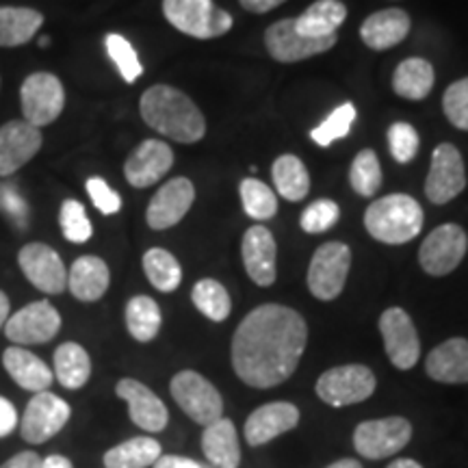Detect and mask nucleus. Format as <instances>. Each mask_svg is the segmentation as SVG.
<instances>
[{"label":"nucleus","instance_id":"12","mask_svg":"<svg viewBox=\"0 0 468 468\" xmlns=\"http://www.w3.org/2000/svg\"><path fill=\"white\" fill-rule=\"evenodd\" d=\"M338 37H306L297 31L295 17H284V20L273 22L265 31L267 52L280 63H297L303 58L317 57L321 52L332 50L336 46Z\"/></svg>","mask_w":468,"mask_h":468},{"label":"nucleus","instance_id":"16","mask_svg":"<svg viewBox=\"0 0 468 468\" xmlns=\"http://www.w3.org/2000/svg\"><path fill=\"white\" fill-rule=\"evenodd\" d=\"M379 332L384 338V351L390 362L401 371H408L420 358L419 332L403 308H388L379 317Z\"/></svg>","mask_w":468,"mask_h":468},{"label":"nucleus","instance_id":"19","mask_svg":"<svg viewBox=\"0 0 468 468\" xmlns=\"http://www.w3.org/2000/svg\"><path fill=\"white\" fill-rule=\"evenodd\" d=\"M241 254L243 267L251 278V282L259 286H271L276 282L278 245L269 228L261 224L248 228V232L243 234Z\"/></svg>","mask_w":468,"mask_h":468},{"label":"nucleus","instance_id":"6","mask_svg":"<svg viewBox=\"0 0 468 468\" xmlns=\"http://www.w3.org/2000/svg\"><path fill=\"white\" fill-rule=\"evenodd\" d=\"M351 267V250L341 241L324 243L313 254L308 267V289L321 302L341 295Z\"/></svg>","mask_w":468,"mask_h":468},{"label":"nucleus","instance_id":"44","mask_svg":"<svg viewBox=\"0 0 468 468\" xmlns=\"http://www.w3.org/2000/svg\"><path fill=\"white\" fill-rule=\"evenodd\" d=\"M338 218H341V210H338L336 202L332 200H317L302 213L300 226L303 232L308 234H321L327 232L332 226H336Z\"/></svg>","mask_w":468,"mask_h":468},{"label":"nucleus","instance_id":"32","mask_svg":"<svg viewBox=\"0 0 468 468\" xmlns=\"http://www.w3.org/2000/svg\"><path fill=\"white\" fill-rule=\"evenodd\" d=\"M163 455L159 441L150 436H137L117 444L104 453V468H148Z\"/></svg>","mask_w":468,"mask_h":468},{"label":"nucleus","instance_id":"34","mask_svg":"<svg viewBox=\"0 0 468 468\" xmlns=\"http://www.w3.org/2000/svg\"><path fill=\"white\" fill-rule=\"evenodd\" d=\"M273 185L284 200L302 202L310 191V174L295 154L278 156L271 169Z\"/></svg>","mask_w":468,"mask_h":468},{"label":"nucleus","instance_id":"5","mask_svg":"<svg viewBox=\"0 0 468 468\" xmlns=\"http://www.w3.org/2000/svg\"><path fill=\"white\" fill-rule=\"evenodd\" d=\"M169 393H172L174 401L178 403L186 417L196 420L197 425L208 427L224 419L221 417L224 414V399H221L219 390L200 373H176L172 382H169Z\"/></svg>","mask_w":468,"mask_h":468},{"label":"nucleus","instance_id":"41","mask_svg":"<svg viewBox=\"0 0 468 468\" xmlns=\"http://www.w3.org/2000/svg\"><path fill=\"white\" fill-rule=\"evenodd\" d=\"M58 224H61L63 237L69 243H87L91 239V221L87 218V210L80 202L66 200L58 213Z\"/></svg>","mask_w":468,"mask_h":468},{"label":"nucleus","instance_id":"31","mask_svg":"<svg viewBox=\"0 0 468 468\" xmlns=\"http://www.w3.org/2000/svg\"><path fill=\"white\" fill-rule=\"evenodd\" d=\"M347 17V7L341 0H317L295 17L297 31L306 37H330L336 35V28L343 25Z\"/></svg>","mask_w":468,"mask_h":468},{"label":"nucleus","instance_id":"50","mask_svg":"<svg viewBox=\"0 0 468 468\" xmlns=\"http://www.w3.org/2000/svg\"><path fill=\"white\" fill-rule=\"evenodd\" d=\"M42 468H74V464L66 455H48V458L42 460Z\"/></svg>","mask_w":468,"mask_h":468},{"label":"nucleus","instance_id":"23","mask_svg":"<svg viewBox=\"0 0 468 468\" xmlns=\"http://www.w3.org/2000/svg\"><path fill=\"white\" fill-rule=\"evenodd\" d=\"M3 367L20 388H25L33 395L48 390L52 386V379H55L52 368L39 356H35L33 351L25 347H17V345H11V347L5 349Z\"/></svg>","mask_w":468,"mask_h":468},{"label":"nucleus","instance_id":"20","mask_svg":"<svg viewBox=\"0 0 468 468\" xmlns=\"http://www.w3.org/2000/svg\"><path fill=\"white\" fill-rule=\"evenodd\" d=\"M174 165V150L159 139H145L126 159L124 176L128 185L145 189L156 185Z\"/></svg>","mask_w":468,"mask_h":468},{"label":"nucleus","instance_id":"53","mask_svg":"<svg viewBox=\"0 0 468 468\" xmlns=\"http://www.w3.org/2000/svg\"><path fill=\"white\" fill-rule=\"evenodd\" d=\"M327 468H362V464L358 460H338L335 464H330Z\"/></svg>","mask_w":468,"mask_h":468},{"label":"nucleus","instance_id":"1","mask_svg":"<svg viewBox=\"0 0 468 468\" xmlns=\"http://www.w3.org/2000/svg\"><path fill=\"white\" fill-rule=\"evenodd\" d=\"M308 341V325L297 310L280 303L254 308L232 338V367L251 388H273L295 373Z\"/></svg>","mask_w":468,"mask_h":468},{"label":"nucleus","instance_id":"33","mask_svg":"<svg viewBox=\"0 0 468 468\" xmlns=\"http://www.w3.org/2000/svg\"><path fill=\"white\" fill-rule=\"evenodd\" d=\"M126 327L128 335L139 343H150L159 336L161 332V308L148 295H134L126 303Z\"/></svg>","mask_w":468,"mask_h":468},{"label":"nucleus","instance_id":"26","mask_svg":"<svg viewBox=\"0 0 468 468\" xmlns=\"http://www.w3.org/2000/svg\"><path fill=\"white\" fill-rule=\"evenodd\" d=\"M111 284L109 265L98 256H80L68 273V289L79 302H98Z\"/></svg>","mask_w":468,"mask_h":468},{"label":"nucleus","instance_id":"4","mask_svg":"<svg viewBox=\"0 0 468 468\" xmlns=\"http://www.w3.org/2000/svg\"><path fill=\"white\" fill-rule=\"evenodd\" d=\"M163 14L176 31L196 39L221 37L234 25L232 16L213 0H163Z\"/></svg>","mask_w":468,"mask_h":468},{"label":"nucleus","instance_id":"39","mask_svg":"<svg viewBox=\"0 0 468 468\" xmlns=\"http://www.w3.org/2000/svg\"><path fill=\"white\" fill-rule=\"evenodd\" d=\"M354 122H356V107L351 102H345L338 109L332 111V113L325 117L324 124H319L313 133H310V137H313V142L321 145V148H327V145L338 142V139L347 137L351 126H354Z\"/></svg>","mask_w":468,"mask_h":468},{"label":"nucleus","instance_id":"22","mask_svg":"<svg viewBox=\"0 0 468 468\" xmlns=\"http://www.w3.org/2000/svg\"><path fill=\"white\" fill-rule=\"evenodd\" d=\"M297 423H300L297 406L289 401H273L250 414V419L245 420V438L251 447H261L291 431Z\"/></svg>","mask_w":468,"mask_h":468},{"label":"nucleus","instance_id":"28","mask_svg":"<svg viewBox=\"0 0 468 468\" xmlns=\"http://www.w3.org/2000/svg\"><path fill=\"white\" fill-rule=\"evenodd\" d=\"M434 66L420 57L401 61L393 74V90L406 101H423L434 90Z\"/></svg>","mask_w":468,"mask_h":468},{"label":"nucleus","instance_id":"40","mask_svg":"<svg viewBox=\"0 0 468 468\" xmlns=\"http://www.w3.org/2000/svg\"><path fill=\"white\" fill-rule=\"evenodd\" d=\"M104 46H107L111 61L115 63L117 69H120L122 79H124L126 83H134V80L144 74L142 61H139L137 52H134L133 44L128 42L126 37H122V35L117 33H111L107 35V39H104Z\"/></svg>","mask_w":468,"mask_h":468},{"label":"nucleus","instance_id":"18","mask_svg":"<svg viewBox=\"0 0 468 468\" xmlns=\"http://www.w3.org/2000/svg\"><path fill=\"white\" fill-rule=\"evenodd\" d=\"M196 202V186L189 178H172L161 186L152 197L148 213V226L152 230H167L189 213L191 204Z\"/></svg>","mask_w":468,"mask_h":468},{"label":"nucleus","instance_id":"54","mask_svg":"<svg viewBox=\"0 0 468 468\" xmlns=\"http://www.w3.org/2000/svg\"><path fill=\"white\" fill-rule=\"evenodd\" d=\"M50 44V37H42V39H39V46H42V48H46V46H48Z\"/></svg>","mask_w":468,"mask_h":468},{"label":"nucleus","instance_id":"25","mask_svg":"<svg viewBox=\"0 0 468 468\" xmlns=\"http://www.w3.org/2000/svg\"><path fill=\"white\" fill-rule=\"evenodd\" d=\"M410 33V16L403 9L390 7L376 11L362 22L360 37L371 50H388L401 44Z\"/></svg>","mask_w":468,"mask_h":468},{"label":"nucleus","instance_id":"36","mask_svg":"<svg viewBox=\"0 0 468 468\" xmlns=\"http://www.w3.org/2000/svg\"><path fill=\"white\" fill-rule=\"evenodd\" d=\"M191 302L196 303V308L200 310L204 317L215 321V324L226 321L232 310V302L226 286L213 278H204L193 286Z\"/></svg>","mask_w":468,"mask_h":468},{"label":"nucleus","instance_id":"24","mask_svg":"<svg viewBox=\"0 0 468 468\" xmlns=\"http://www.w3.org/2000/svg\"><path fill=\"white\" fill-rule=\"evenodd\" d=\"M425 371L434 382L441 384H468V341L449 338L430 351L425 360Z\"/></svg>","mask_w":468,"mask_h":468},{"label":"nucleus","instance_id":"7","mask_svg":"<svg viewBox=\"0 0 468 468\" xmlns=\"http://www.w3.org/2000/svg\"><path fill=\"white\" fill-rule=\"evenodd\" d=\"M376 393V376L365 365H343L325 371L317 379L319 399L332 408L360 403Z\"/></svg>","mask_w":468,"mask_h":468},{"label":"nucleus","instance_id":"38","mask_svg":"<svg viewBox=\"0 0 468 468\" xmlns=\"http://www.w3.org/2000/svg\"><path fill=\"white\" fill-rule=\"evenodd\" d=\"M239 193H241L243 210L248 213V218L262 221L271 219L278 213L276 193L259 178H245L239 186Z\"/></svg>","mask_w":468,"mask_h":468},{"label":"nucleus","instance_id":"14","mask_svg":"<svg viewBox=\"0 0 468 468\" xmlns=\"http://www.w3.org/2000/svg\"><path fill=\"white\" fill-rule=\"evenodd\" d=\"M466 186V169L460 150L453 144H441L431 154L430 174L425 180V196L434 204L455 200Z\"/></svg>","mask_w":468,"mask_h":468},{"label":"nucleus","instance_id":"49","mask_svg":"<svg viewBox=\"0 0 468 468\" xmlns=\"http://www.w3.org/2000/svg\"><path fill=\"white\" fill-rule=\"evenodd\" d=\"M243 9L251 11V14H269L280 5L286 3V0H239Z\"/></svg>","mask_w":468,"mask_h":468},{"label":"nucleus","instance_id":"9","mask_svg":"<svg viewBox=\"0 0 468 468\" xmlns=\"http://www.w3.org/2000/svg\"><path fill=\"white\" fill-rule=\"evenodd\" d=\"M72 417V408L66 399L44 390L35 393L27 403L20 419V436L28 444H44L55 438Z\"/></svg>","mask_w":468,"mask_h":468},{"label":"nucleus","instance_id":"29","mask_svg":"<svg viewBox=\"0 0 468 468\" xmlns=\"http://www.w3.org/2000/svg\"><path fill=\"white\" fill-rule=\"evenodd\" d=\"M44 16L31 7H0V48L25 46L37 35Z\"/></svg>","mask_w":468,"mask_h":468},{"label":"nucleus","instance_id":"11","mask_svg":"<svg viewBox=\"0 0 468 468\" xmlns=\"http://www.w3.org/2000/svg\"><path fill=\"white\" fill-rule=\"evenodd\" d=\"M412 438V425L403 417L365 420L356 427L354 447L362 458L384 460L401 452Z\"/></svg>","mask_w":468,"mask_h":468},{"label":"nucleus","instance_id":"51","mask_svg":"<svg viewBox=\"0 0 468 468\" xmlns=\"http://www.w3.org/2000/svg\"><path fill=\"white\" fill-rule=\"evenodd\" d=\"M9 310H11V303H9L7 292L0 291V330H3L5 324H7V319H9Z\"/></svg>","mask_w":468,"mask_h":468},{"label":"nucleus","instance_id":"17","mask_svg":"<svg viewBox=\"0 0 468 468\" xmlns=\"http://www.w3.org/2000/svg\"><path fill=\"white\" fill-rule=\"evenodd\" d=\"M115 395L128 403V414H131V420L139 430L154 434V431H163L167 427L169 412L165 403L139 379H120L115 386Z\"/></svg>","mask_w":468,"mask_h":468},{"label":"nucleus","instance_id":"35","mask_svg":"<svg viewBox=\"0 0 468 468\" xmlns=\"http://www.w3.org/2000/svg\"><path fill=\"white\" fill-rule=\"evenodd\" d=\"M144 271L148 276L150 284L161 292H172L183 282V269L176 261L174 254H169L163 248H152L144 254Z\"/></svg>","mask_w":468,"mask_h":468},{"label":"nucleus","instance_id":"2","mask_svg":"<svg viewBox=\"0 0 468 468\" xmlns=\"http://www.w3.org/2000/svg\"><path fill=\"white\" fill-rule=\"evenodd\" d=\"M144 122L152 131L178 144H197L207 134V120L186 93L172 85H152L139 102Z\"/></svg>","mask_w":468,"mask_h":468},{"label":"nucleus","instance_id":"8","mask_svg":"<svg viewBox=\"0 0 468 468\" xmlns=\"http://www.w3.org/2000/svg\"><path fill=\"white\" fill-rule=\"evenodd\" d=\"M20 104L25 122L42 128L58 120L66 107V91H63L61 80L55 74L35 72L27 76L20 90Z\"/></svg>","mask_w":468,"mask_h":468},{"label":"nucleus","instance_id":"43","mask_svg":"<svg viewBox=\"0 0 468 468\" xmlns=\"http://www.w3.org/2000/svg\"><path fill=\"white\" fill-rule=\"evenodd\" d=\"M442 111L455 128L468 131V76L447 87L442 96Z\"/></svg>","mask_w":468,"mask_h":468},{"label":"nucleus","instance_id":"21","mask_svg":"<svg viewBox=\"0 0 468 468\" xmlns=\"http://www.w3.org/2000/svg\"><path fill=\"white\" fill-rule=\"evenodd\" d=\"M42 133L25 120L0 126V176H11L25 167L42 148Z\"/></svg>","mask_w":468,"mask_h":468},{"label":"nucleus","instance_id":"10","mask_svg":"<svg viewBox=\"0 0 468 468\" xmlns=\"http://www.w3.org/2000/svg\"><path fill=\"white\" fill-rule=\"evenodd\" d=\"M468 250V237L458 224H442L425 237L419 250V262L434 278L449 276L460 267Z\"/></svg>","mask_w":468,"mask_h":468},{"label":"nucleus","instance_id":"27","mask_svg":"<svg viewBox=\"0 0 468 468\" xmlns=\"http://www.w3.org/2000/svg\"><path fill=\"white\" fill-rule=\"evenodd\" d=\"M202 452L213 468H239L241 464V444H239L232 420L219 419L218 423L204 430Z\"/></svg>","mask_w":468,"mask_h":468},{"label":"nucleus","instance_id":"47","mask_svg":"<svg viewBox=\"0 0 468 468\" xmlns=\"http://www.w3.org/2000/svg\"><path fill=\"white\" fill-rule=\"evenodd\" d=\"M0 468H42V458L35 452H22L3 462Z\"/></svg>","mask_w":468,"mask_h":468},{"label":"nucleus","instance_id":"37","mask_svg":"<svg viewBox=\"0 0 468 468\" xmlns=\"http://www.w3.org/2000/svg\"><path fill=\"white\" fill-rule=\"evenodd\" d=\"M349 183L351 189L362 197L376 196L379 186H382V165H379L376 152L367 148L356 154L349 167Z\"/></svg>","mask_w":468,"mask_h":468},{"label":"nucleus","instance_id":"48","mask_svg":"<svg viewBox=\"0 0 468 468\" xmlns=\"http://www.w3.org/2000/svg\"><path fill=\"white\" fill-rule=\"evenodd\" d=\"M154 468H213V466H202L200 462L183 458V455H161L154 462Z\"/></svg>","mask_w":468,"mask_h":468},{"label":"nucleus","instance_id":"30","mask_svg":"<svg viewBox=\"0 0 468 468\" xmlns=\"http://www.w3.org/2000/svg\"><path fill=\"white\" fill-rule=\"evenodd\" d=\"M91 358L79 343H63L55 351V379L63 388L79 390L90 382Z\"/></svg>","mask_w":468,"mask_h":468},{"label":"nucleus","instance_id":"3","mask_svg":"<svg viewBox=\"0 0 468 468\" xmlns=\"http://www.w3.org/2000/svg\"><path fill=\"white\" fill-rule=\"evenodd\" d=\"M365 228L379 243H408L423 230V208L412 196L390 193L367 208Z\"/></svg>","mask_w":468,"mask_h":468},{"label":"nucleus","instance_id":"15","mask_svg":"<svg viewBox=\"0 0 468 468\" xmlns=\"http://www.w3.org/2000/svg\"><path fill=\"white\" fill-rule=\"evenodd\" d=\"M17 265L28 282L46 295H61L68 289V269L61 256L46 243H28L17 254Z\"/></svg>","mask_w":468,"mask_h":468},{"label":"nucleus","instance_id":"46","mask_svg":"<svg viewBox=\"0 0 468 468\" xmlns=\"http://www.w3.org/2000/svg\"><path fill=\"white\" fill-rule=\"evenodd\" d=\"M17 427V410L14 403L0 397V438H7Z\"/></svg>","mask_w":468,"mask_h":468},{"label":"nucleus","instance_id":"42","mask_svg":"<svg viewBox=\"0 0 468 468\" xmlns=\"http://www.w3.org/2000/svg\"><path fill=\"white\" fill-rule=\"evenodd\" d=\"M388 145H390V154L397 163L406 165V163L414 161L417 152L420 148V139L417 128L408 122H395L393 126L388 128Z\"/></svg>","mask_w":468,"mask_h":468},{"label":"nucleus","instance_id":"52","mask_svg":"<svg viewBox=\"0 0 468 468\" xmlns=\"http://www.w3.org/2000/svg\"><path fill=\"white\" fill-rule=\"evenodd\" d=\"M388 468H423L419 464V462H414V460H408V458H403V460H395L393 464H390Z\"/></svg>","mask_w":468,"mask_h":468},{"label":"nucleus","instance_id":"13","mask_svg":"<svg viewBox=\"0 0 468 468\" xmlns=\"http://www.w3.org/2000/svg\"><path fill=\"white\" fill-rule=\"evenodd\" d=\"M3 330L5 336L17 347L44 345L52 341L61 330V314L48 300L33 302L17 310L16 314H11Z\"/></svg>","mask_w":468,"mask_h":468},{"label":"nucleus","instance_id":"45","mask_svg":"<svg viewBox=\"0 0 468 468\" xmlns=\"http://www.w3.org/2000/svg\"><path fill=\"white\" fill-rule=\"evenodd\" d=\"M87 193H90L93 207L101 210L102 215H115L117 210L122 208V197L111 189V186L104 183L102 178L93 176V178L87 180Z\"/></svg>","mask_w":468,"mask_h":468}]
</instances>
